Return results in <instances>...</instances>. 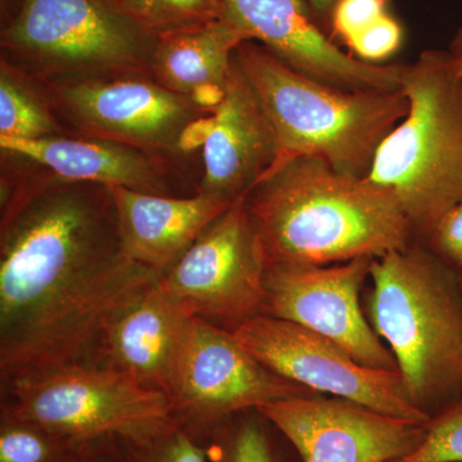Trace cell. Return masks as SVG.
Here are the masks:
<instances>
[{
	"instance_id": "cell-1",
	"label": "cell",
	"mask_w": 462,
	"mask_h": 462,
	"mask_svg": "<svg viewBox=\"0 0 462 462\" xmlns=\"http://www.w3.org/2000/svg\"><path fill=\"white\" fill-rule=\"evenodd\" d=\"M158 275L125 251L107 185L48 170L2 180L0 384L96 364Z\"/></svg>"
},
{
	"instance_id": "cell-2",
	"label": "cell",
	"mask_w": 462,
	"mask_h": 462,
	"mask_svg": "<svg viewBox=\"0 0 462 462\" xmlns=\"http://www.w3.org/2000/svg\"><path fill=\"white\" fill-rule=\"evenodd\" d=\"M245 206L266 269L379 258L416 245L391 191L318 157L273 167L245 196Z\"/></svg>"
},
{
	"instance_id": "cell-3",
	"label": "cell",
	"mask_w": 462,
	"mask_h": 462,
	"mask_svg": "<svg viewBox=\"0 0 462 462\" xmlns=\"http://www.w3.org/2000/svg\"><path fill=\"white\" fill-rule=\"evenodd\" d=\"M370 325L387 340L410 401L430 416L462 401L460 276L421 245L372 264Z\"/></svg>"
},
{
	"instance_id": "cell-4",
	"label": "cell",
	"mask_w": 462,
	"mask_h": 462,
	"mask_svg": "<svg viewBox=\"0 0 462 462\" xmlns=\"http://www.w3.org/2000/svg\"><path fill=\"white\" fill-rule=\"evenodd\" d=\"M236 63L266 112L279 154L275 165L310 156L367 176L383 141L409 109L402 89L349 90L291 69L260 42L236 48Z\"/></svg>"
},
{
	"instance_id": "cell-5",
	"label": "cell",
	"mask_w": 462,
	"mask_h": 462,
	"mask_svg": "<svg viewBox=\"0 0 462 462\" xmlns=\"http://www.w3.org/2000/svg\"><path fill=\"white\" fill-rule=\"evenodd\" d=\"M409 109L376 152L367 178L393 194L425 245L462 202V80L446 50H427L404 69Z\"/></svg>"
},
{
	"instance_id": "cell-6",
	"label": "cell",
	"mask_w": 462,
	"mask_h": 462,
	"mask_svg": "<svg viewBox=\"0 0 462 462\" xmlns=\"http://www.w3.org/2000/svg\"><path fill=\"white\" fill-rule=\"evenodd\" d=\"M2 45L12 65L39 83H53L153 76L157 38L121 0H23Z\"/></svg>"
},
{
	"instance_id": "cell-7",
	"label": "cell",
	"mask_w": 462,
	"mask_h": 462,
	"mask_svg": "<svg viewBox=\"0 0 462 462\" xmlns=\"http://www.w3.org/2000/svg\"><path fill=\"white\" fill-rule=\"evenodd\" d=\"M2 407L76 445L105 437L144 443L180 422L165 392L97 364L75 365L3 384Z\"/></svg>"
},
{
	"instance_id": "cell-8",
	"label": "cell",
	"mask_w": 462,
	"mask_h": 462,
	"mask_svg": "<svg viewBox=\"0 0 462 462\" xmlns=\"http://www.w3.org/2000/svg\"><path fill=\"white\" fill-rule=\"evenodd\" d=\"M318 396L267 369L233 331L190 316L175 367L171 398L179 421L205 443L238 413L294 397Z\"/></svg>"
},
{
	"instance_id": "cell-9",
	"label": "cell",
	"mask_w": 462,
	"mask_h": 462,
	"mask_svg": "<svg viewBox=\"0 0 462 462\" xmlns=\"http://www.w3.org/2000/svg\"><path fill=\"white\" fill-rule=\"evenodd\" d=\"M264 273L245 196L158 275L157 285L185 314L233 331L263 314Z\"/></svg>"
},
{
	"instance_id": "cell-10",
	"label": "cell",
	"mask_w": 462,
	"mask_h": 462,
	"mask_svg": "<svg viewBox=\"0 0 462 462\" xmlns=\"http://www.w3.org/2000/svg\"><path fill=\"white\" fill-rule=\"evenodd\" d=\"M39 83V81H38ZM51 111L74 136L102 139L165 156L191 121L209 115L153 76L126 74L39 83Z\"/></svg>"
},
{
	"instance_id": "cell-11",
	"label": "cell",
	"mask_w": 462,
	"mask_h": 462,
	"mask_svg": "<svg viewBox=\"0 0 462 462\" xmlns=\"http://www.w3.org/2000/svg\"><path fill=\"white\" fill-rule=\"evenodd\" d=\"M233 334L267 369L315 393L352 401L394 418L430 421L410 401L398 370L365 366L333 340L302 325L260 314Z\"/></svg>"
},
{
	"instance_id": "cell-12",
	"label": "cell",
	"mask_w": 462,
	"mask_h": 462,
	"mask_svg": "<svg viewBox=\"0 0 462 462\" xmlns=\"http://www.w3.org/2000/svg\"><path fill=\"white\" fill-rule=\"evenodd\" d=\"M375 258L327 266H273L264 273L263 314L296 322L333 340L357 363L398 370L360 303Z\"/></svg>"
},
{
	"instance_id": "cell-13",
	"label": "cell",
	"mask_w": 462,
	"mask_h": 462,
	"mask_svg": "<svg viewBox=\"0 0 462 462\" xmlns=\"http://www.w3.org/2000/svg\"><path fill=\"white\" fill-rule=\"evenodd\" d=\"M257 411L281 431L302 462L398 461L415 452L428 433V424L321 394L275 401Z\"/></svg>"
},
{
	"instance_id": "cell-14",
	"label": "cell",
	"mask_w": 462,
	"mask_h": 462,
	"mask_svg": "<svg viewBox=\"0 0 462 462\" xmlns=\"http://www.w3.org/2000/svg\"><path fill=\"white\" fill-rule=\"evenodd\" d=\"M225 16L291 69L349 90L402 89L407 63L364 62L343 51L307 0H223Z\"/></svg>"
},
{
	"instance_id": "cell-15",
	"label": "cell",
	"mask_w": 462,
	"mask_h": 462,
	"mask_svg": "<svg viewBox=\"0 0 462 462\" xmlns=\"http://www.w3.org/2000/svg\"><path fill=\"white\" fill-rule=\"evenodd\" d=\"M215 129L203 147L199 191L236 200L263 180L278 160L279 145L266 112L236 63L214 112Z\"/></svg>"
},
{
	"instance_id": "cell-16",
	"label": "cell",
	"mask_w": 462,
	"mask_h": 462,
	"mask_svg": "<svg viewBox=\"0 0 462 462\" xmlns=\"http://www.w3.org/2000/svg\"><path fill=\"white\" fill-rule=\"evenodd\" d=\"M125 251L158 273L184 254L197 236L236 200L199 191L187 199L109 187Z\"/></svg>"
},
{
	"instance_id": "cell-17",
	"label": "cell",
	"mask_w": 462,
	"mask_h": 462,
	"mask_svg": "<svg viewBox=\"0 0 462 462\" xmlns=\"http://www.w3.org/2000/svg\"><path fill=\"white\" fill-rule=\"evenodd\" d=\"M5 153L25 158L69 180L124 187L144 193H169L170 165L165 156L121 143L81 136L41 141L0 138Z\"/></svg>"
},
{
	"instance_id": "cell-18",
	"label": "cell",
	"mask_w": 462,
	"mask_h": 462,
	"mask_svg": "<svg viewBox=\"0 0 462 462\" xmlns=\"http://www.w3.org/2000/svg\"><path fill=\"white\" fill-rule=\"evenodd\" d=\"M189 318L156 282L112 322L96 364L171 397L176 355Z\"/></svg>"
},
{
	"instance_id": "cell-19",
	"label": "cell",
	"mask_w": 462,
	"mask_h": 462,
	"mask_svg": "<svg viewBox=\"0 0 462 462\" xmlns=\"http://www.w3.org/2000/svg\"><path fill=\"white\" fill-rule=\"evenodd\" d=\"M247 35L226 16L157 39L152 74L167 89L184 96L203 84L226 87L234 53Z\"/></svg>"
},
{
	"instance_id": "cell-20",
	"label": "cell",
	"mask_w": 462,
	"mask_h": 462,
	"mask_svg": "<svg viewBox=\"0 0 462 462\" xmlns=\"http://www.w3.org/2000/svg\"><path fill=\"white\" fill-rule=\"evenodd\" d=\"M66 136L41 85L32 76L0 62V138L41 141Z\"/></svg>"
},
{
	"instance_id": "cell-21",
	"label": "cell",
	"mask_w": 462,
	"mask_h": 462,
	"mask_svg": "<svg viewBox=\"0 0 462 462\" xmlns=\"http://www.w3.org/2000/svg\"><path fill=\"white\" fill-rule=\"evenodd\" d=\"M279 430L257 410L238 413L205 440L209 462H294L278 440ZM298 462H302L300 461Z\"/></svg>"
},
{
	"instance_id": "cell-22",
	"label": "cell",
	"mask_w": 462,
	"mask_h": 462,
	"mask_svg": "<svg viewBox=\"0 0 462 462\" xmlns=\"http://www.w3.org/2000/svg\"><path fill=\"white\" fill-rule=\"evenodd\" d=\"M76 443L0 407V462H69Z\"/></svg>"
},
{
	"instance_id": "cell-23",
	"label": "cell",
	"mask_w": 462,
	"mask_h": 462,
	"mask_svg": "<svg viewBox=\"0 0 462 462\" xmlns=\"http://www.w3.org/2000/svg\"><path fill=\"white\" fill-rule=\"evenodd\" d=\"M121 3L157 39L225 17L223 0H121Z\"/></svg>"
},
{
	"instance_id": "cell-24",
	"label": "cell",
	"mask_w": 462,
	"mask_h": 462,
	"mask_svg": "<svg viewBox=\"0 0 462 462\" xmlns=\"http://www.w3.org/2000/svg\"><path fill=\"white\" fill-rule=\"evenodd\" d=\"M123 446L127 462H209L205 443L180 422L148 442Z\"/></svg>"
},
{
	"instance_id": "cell-25",
	"label": "cell",
	"mask_w": 462,
	"mask_h": 462,
	"mask_svg": "<svg viewBox=\"0 0 462 462\" xmlns=\"http://www.w3.org/2000/svg\"><path fill=\"white\" fill-rule=\"evenodd\" d=\"M393 462H462V401L433 416L422 445Z\"/></svg>"
},
{
	"instance_id": "cell-26",
	"label": "cell",
	"mask_w": 462,
	"mask_h": 462,
	"mask_svg": "<svg viewBox=\"0 0 462 462\" xmlns=\"http://www.w3.org/2000/svg\"><path fill=\"white\" fill-rule=\"evenodd\" d=\"M402 41V26L396 18L385 14L372 26L358 33L354 41L349 42L348 50L349 53L364 62L379 65L397 53Z\"/></svg>"
},
{
	"instance_id": "cell-27",
	"label": "cell",
	"mask_w": 462,
	"mask_h": 462,
	"mask_svg": "<svg viewBox=\"0 0 462 462\" xmlns=\"http://www.w3.org/2000/svg\"><path fill=\"white\" fill-rule=\"evenodd\" d=\"M389 0H339L330 17V36L348 47L358 33L388 14Z\"/></svg>"
},
{
	"instance_id": "cell-28",
	"label": "cell",
	"mask_w": 462,
	"mask_h": 462,
	"mask_svg": "<svg viewBox=\"0 0 462 462\" xmlns=\"http://www.w3.org/2000/svg\"><path fill=\"white\" fill-rule=\"evenodd\" d=\"M425 247L462 279V202L439 221Z\"/></svg>"
},
{
	"instance_id": "cell-29",
	"label": "cell",
	"mask_w": 462,
	"mask_h": 462,
	"mask_svg": "<svg viewBox=\"0 0 462 462\" xmlns=\"http://www.w3.org/2000/svg\"><path fill=\"white\" fill-rule=\"evenodd\" d=\"M69 462H127L123 442L117 438L105 437L76 446Z\"/></svg>"
},
{
	"instance_id": "cell-30",
	"label": "cell",
	"mask_w": 462,
	"mask_h": 462,
	"mask_svg": "<svg viewBox=\"0 0 462 462\" xmlns=\"http://www.w3.org/2000/svg\"><path fill=\"white\" fill-rule=\"evenodd\" d=\"M215 129V116L209 114L191 121L182 130L178 139V153H190L200 147H205Z\"/></svg>"
},
{
	"instance_id": "cell-31",
	"label": "cell",
	"mask_w": 462,
	"mask_h": 462,
	"mask_svg": "<svg viewBox=\"0 0 462 462\" xmlns=\"http://www.w3.org/2000/svg\"><path fill=\"white\" fill-rule=\"evenodd\" d=\"M225 88L217 84L199 85L191 91L189 97L197 107L207 112V114H211V112L214 114L216 109L220 107L221 103L224 102Z\"/></svg>"
},
{
	"instance_id": "cell-32",
	"label": "cell",
	"mask_w": 462,
	"mask_h": 462,
	"mask_svg": "<svg viewBox=\"0 0 462 462\" xmlns=\"http://www.w3.org/2000/svg\"><path fill=\"white\" fill-rule=\"evenodd\" d=\"M339 0H307L315 20L330 35V17Z\"/></svg>"
},
{
	"instance_id": "cell-33",
	"label": "cell",
	"mask_w": 462,
	"mask_h": 462,
	"mask_svg": "<svg viewBox=\"0 0 462 462\" xmlns=\"http://www.w3.org/2000/svg\"><path fill=\"white\" fill-rule=\"evenodd\" d=\"M446 51L452 66H454L456 74L460 76L462 80V25L456 30Z\"/></svg>"
},
{
	"instance_id": "cell-34",
	"label": "cell",
	"mask_w": 462,
	"mask_h": 462,
	"mask_svg": "<svg viewBox=\"0 0 462 462\" xmlns=\"http://www.w3.org/2000/svg\"><path fill=\"white\" fill-rule=\"evenodd\" d=\"M461 279V278H460ZM461 285H462V279H461Z\"/></svg>"
}]
</instances>
